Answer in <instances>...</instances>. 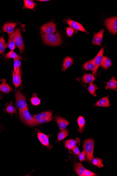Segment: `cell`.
<instances>
[{
  "label": "cell",
  "mask_w": 117,
  "mask_h": 176,
  "mask_svg": "<svg viewBox=\"0 0 117 176\" xmlns=\"http://www.w3.org/2000/svg\"><path fill=\"white\" fill-rule=\"evenodd\" d=\"M104 31V29H102L98 32L94 33L93 39L92 40V42L94 44L101 46Z\"/></svg>",
  "instance_id": "4fadbf2b"
},
{
  "label": "cell",
  "mask_w": 117,
  "mask_h": 176,
  "mask_svg": "<svg viewBox=\"0 0 117 176\" xmlns=\"http://www.w3.org/2000/svg\"><path fill=\"white\" fill-rule=\"evenodd\" d=\"M52 111H46L33 116L36 125L52 121Z\"/></svg>",
  "instance_id": "7a4b0ae2"
},
{
  "label": "cell",
  "mask_w": 117,
  "mask_h": 176,
  "mask_svg": "<svg viewBox=\"0 0 117 176\" xmlns=\"http://www.w3.org/2000/svg\"><path fill=\"white\" fill-rule=\"evenodd\" d=\"M0 99H1V98H0Z\"/></svg>",
  "instance_id": "60d3db41"
},
{
  "label": "cell",
  "mask_w": 117,
  "mask_h": 176,
  "mask_svg": "<svg viewBox=\"0 0 117 176\" xmlns=\"http://www.w3.org/2000/svg\"><path fill=\"white\" fill-rule=\"evenodd\" d=\"M21 65V62L18 59H15L14 61V68L15 74H18L20 71V67Z\"/></svg>",
  "instance_id": "f1b7e54d"
},
{
  "label": "cell",
  "mask_w": 117,
  "mask_h": 176,
  "mask_svg": "<svg viewBox=\"0 0 117 176\" xmlns=\"http://www.w3.org/2000/svg\"><path fill=\"white\" fill-rule=\"evenodd\" d=\"M104 49L102 48L101 49L100 51H99V53L95 58L93 59L94 65H95V68L94 70L92 71V75L96 76L97 74V72L98 69L99 67V66L101 65V62H102L103 54H104Z\"/></svg>",
  "instance_id": "ba28073f"
},
{
  "label": "cell",
  "mask_w": 117,
  "mask_h": 176,
  "mask_svg": "<svg viewBox=\"0 0 117 176\" xmlns=\"http://www.w3.org/2000/svg\"><path fill=\"white\" fill-rule=\"evenodd\" d=\"M8 44L5 41L3 36L0 37V55L4 54L5 50L8 46Z\"/></svg>",
  "instance_id": "484cf974"
},
{
  "label": "cell",
  "mask_w": 117,
  "mask_h": 176,
  "mask_svg": "<svg viewBox=\"0 0 117 176\" xmlns=\"http://www.w3.org/2000/svg\"><path fill=\"white\" fill-rule=\"evenodd\" d=\"M97 89V88L95 84H94L92 83H90V86H89L87 90H88L89 93L91 94L93 96H96V90Z\"/></svg>",
  "instance_id": "f546056e"
},
{
  "label": "cell",
  "mask_w": 117,
  "mask_h": 176,
  "mask_svg": "<svg viewBox=\"0 0 117 176\" xmlns=\"http://www.w3.org/2000/svg\"><path fill=\"white\" fill-rule=\"evenodd\" d=\"M15 35H16V32L15 31H14L13 32L9 34L8 35V46L11 51H13L15 49Z\"/></svg>",
  "instance_id": "9a60e30c"
},
{
  "label": "cell",
  "mask_w": 117,
  "mask_h": 176,
  "mask_svg": "<svg viewBox=\"0 0 117 176\" xmlns=\"http://www.w3.org/2000/svg\"><path fill=\"white\" fill-rule=\"evenodd\" d=\"M37 136L38 139L41 143L47 148L51 149L52 146L49 144L48 137V136L41 132H38Z\"/></svg>",
  "instance_id": "30bf717a"
},
{
  "label": "cell",
  "mask_w": 117,
  "mask_h": 176,
  "mask_svg": "<svg viewBox=\"0 0 117 176\" xmlns=\"http://www.w3.org/2000/svg\"><path fill=\"white\" fill-rule=\"evenodd\" d=\"M15 31L16 32V35L15 37V45L20 50V53H22L25 49V45L21 34V31L20 28L15 29Z\"/></svg>",
  "instance_id": "52a82bcc"
},
{
  "label": "cell",
  "mask_w": 117,
  "mask_h": 176,
  "mask_svg": "<svg viewBox=\"0 0 117 176\" xmlns=\"http://www.w3.org/2000/svg\"><path fill=\"white\" fill-rule=\"evenodd\" d=\"M96 78L93 75L90 74H85L82 78V81L84 84L92 83L95 81Z\"/></svg>",
  "instance_id": "7402d4cb"
},
{
  "label": "cell",
  "mask_w": 117,
  "mask_h": 176,
  "mask_svg": "<svg viewBox=\"0 0 117 176\" xmlns=\"http://www.w3.org/2000/svg\"><path fill=\"white\" fill-rule=\"evenodd\" d=\"M48 1V0H40V1Z\"/></svg>",
  "instance_id": "ab89813d"
},
{
  "label": "cell",
  "mask_w": 117,
  "mask_h": 176,
  "mask_svg": "<svg viewBox=\"0 0 117 176\" xmlns=\"http://www.w3.org/2000/svg\"><path fill=\"white\" fill-rule=\"evenodd\" d=\"M24 3L25 8L33 10L35 6L34 1L31 0H25L24 1Z\"/></svg>",
  "instance_id": "1f68e13d"
},
{
  "label": "cell",
  "mask_w": 117,
  "mask_h": 176,
  "mask_svg": "<svg viewBox=\"0 0 117 176\" xmlns=\"http://www.w3.org/2000/svg\"><path fill=\"white\" fill-rule=\"evenodd\" d=\"M66 23L69 24L70 26L76 30H77L80 31H83V32H87V31L83 27V25L78 22L74 21L69 19L66 21Z\"/></svg>",
  "instance_id": "5bb4252c"
},
{
  "label": "cell",
  "mask_w": 117,
  "mask_h": 176,
  "mask_svg": "<svg viewBox=\"0 0 117 176\" xmlns=\"http://www.w3.org/2000/svg\"><path fill=\"white\" fill-rule=\"evenodd\" d=\"M106 89H113L116 91L117 88V81L115 77L112 78V79L107 83H106Z\"/></svg>",
  "instance_id": "d6986e66"
},
{
  "label": "cell",
  "mask_w": 117,
  "mask_h": 176,
  "mask_svg": "<svg viewBox=\"0 0 117 176\" xmlns=\"http://www.w3.org/2000/svg\"><path fill=\"white\" fill-rule=\"evenodd\" d=\"M106 28L113 34H116L117 32V17H113L107 19L105 22Z\"/></svg>",
  "instance_id": "8992f818"
},
{
  "label": "cell",
  "mask_w": 117,
  "mask_h": 176,
  "mask_svg": "<svg viewBox=\"0 0 117 176\" xmlns=\"http://www.w3.org/2000/svg\"><path fill=\"white\" fill-rule=\"evenodd\" d=\"M95 106L98 107H109L110 104L109 100V97H104L99 100L95 104Z\"/></svg>",
  "instance_id": "ac0fdd59"
},
{
  "label": "cell",
  "mask_w": 117,
  "mask_h": 176,
  "mask_svg": "<svg viewBox=\"0 0 117 176\" xmlns=\"http://www.w3.org/2000/svg\"><path fill=\"white\" fill-rule=\"evenodd\" d=\"M56 25L52 22H50L43 25L41 28V30L45 34H53L56 31Z\"/></svg>",
  "instance_id": "9c48e42d"
},
{
  "label": "cell",
  "mask_w": 117,
  "mask_h": 176,
  "mask_svg": "<svg viewBox=\"0 0 117 176\" xmlns=\"http://www.w3.org/2000/svg\"><path fill=\"white\" fill-rule=\"evenodd\" d=\"M41 34L45 44L50 46H58L62 44V40L58 32L55 34H45L42 32Z\"/></svg>",
  "instance_id": "6da1fadb"
},
{
  "label": "cell",
  "mask_w": 117,
  "mask_h": 176,
  "mask_svg": "<svg viewBox=\"0 0 117 176\" xmlns=\"http://www.w3.org/2000/svg\"><path fill=\"white\" fill-rule=\"evenodd\" d=\"M94 148V141L92 139H89L85 141L83 143V151L85 153L87 160L91 163L93 158Z\"/></svg>",
  "instance_id": "3957f363"
},
{
  "label": "cell",
  "mask_w": 117,
  "mask_h": 176,
  "mask_svg": "<svg viewBox=\"0 0 117 176\" xmlns=\"http://www.w3.org/2000/svg\"><path fill=\"white\" fill-rule=\"evenodd\" d=\"M66 32L68 36L71 37L74 33V30L70 27H68L66 28Z\"/></svg>",
  "instance_id": "8d00e7d4"
},
{
  "label": "cell",
  "mask_w": 117,
  "mask_h": 176,
  "mask_svg": "<svg viewBox=\"0 0 117 176\" xmlns=\"http://www.w3.org/2000/svg\"><path fill=\"white\" fill-rule=\"evenodd\" d=\"M80 142L79 139H77L76 140H69L66 141L65 143V147L69 149H72L76 146L77 144Z\"/></svg>",
  "instance_id": "d4e9b609"
},
{
  "label": "cell",
  "mask_w": 117,
  "mask_h": 176,
  "mask_svg": "<svg viewBox=\"0 0 117 176\" xmlns=\"http://www.w3.org/2000/svg\"><path fill=\"white\" fill-rule=\"evenodd\" d=\"M73 152L75 153V154L77 155H78L80 154V151L79 149L77 146H75L73 148Z\"/></svg>",
  "instance_id": "f35d334b"
},
{
  "label": "cell",
  "mask_w": 117,
  "mask_h": 176,
  "mask_svg": "<svg viewBox=\"0 0 117 176\" xmlns=\"http://www.w3.org/2000/svg\"><path fill=\"white\" fill-rule=\"evenodd\" d=\"M55 121L58 125L60 130H64L69 125V122L60 116L56 117Z\"/></svg>",
  "instance_id": "7c38bea8"
},
{
  "label": "cell",
  "mask_w": 117,
  "mask_h": 176,
  "mask_svg": "<svg viewBox=\"0 0 117 176\" xmlns=\"http://www.w3.org/2000/svg\"><path fill=\"white\" fill-rule=\"evenodd\" d=\"M31 100V103L34 106H36L39 105L41 102L40 99L37 96V95L36 94H34Z\"/></svg>",
  "instance_id": "836d02e7"
},
{
  "label": "cell",
  "mask_w": 117,
  "mask_h": 176,
  "mask_svg": "<svg viewBox=\"0 0 117 176\" xmlns=\"http://www.w3.org/2000/svg\"><path fill=\"white\" fill-rule=\"evenodd\" d=\"M5 58L7 60L10 58H13L14 59H18L19 60H22V57L19 56L15 52L13 51H11L8 52V53L5 55Z\"/></svg>",
  "instance_id": "4316f807"
},
{
  "label": "cell",
  "mask_w": 117,
  "mask_h": 176,
  "mask_svg": "<svg viewBox=\"0 0 117 176\" xmlns=\"http://www.w3.org/2000/svg\"><path fill=\"white\" fill-rule=\"evenodd\" d=\"M6 111L10 114H17L16 108L14 107L11 104H9L6 106Z\"/></svg>",
  "instance_id": "d6a6232c"
},
{
  "label": "cell",
  "mask_w": 117,
  "mask_h": 176,
  "mask_svg": "<svg viewBox=\"0 0 117 176\" xmlns=\"http://www.w3.org/2000/svg\"><path fill=\"white\" fill-rule=\"evenodd\" d=\"M92 161L94 165H96L99 168H101L104 166V165L102 164V160L100 158H93Z\"/></svg>",
  "instance_id": "e575fe53"
},
{
  "label": "cell",
  "mask_w": 117,
  "mask_h": 176,
  "mask_svg": "<svg viewBox=\"0 0 117 176\" xmlns=\"http://www.w3.org/2000/svg\"><path fill=\"white\" fill-rule=\"evenodd\" d=\"M68 135H69V132H68L67 130H65V129L62 130L58 134L57 139L59 141L62 140L67 137Z\"/></svg>",
  "instance_id": "4dcf8cb0"
},
{
  "label": "cell",
  "mask_w": 117,
  "mask_h": 176,
  "mask_svg": "<svg viewBox=\"0 0 117 176\" xmlns=\"http://www.w3.org/2000/svg\"><path fill=\"white\" fill-rule=\"evenodd\" d=\"M17 25V24L14 23H8L5 24L3 27V30L8 34H11L14 31L15 28Z\"/></svg>",
  "instance_id": "e0dca14e"
},
{
  "label": "cell",
  "mask_w": 117,
  "mask_h": 176,
  "mask_svg": "<svg viewBox=\"0 0 117 176\" xmlns=\"http://www.w3.org/2000/svg\"><path fill=\"white\" fill-rule=\"evenodd\" d=\"M16 102L15 104L19 110L27 108V100L25 96L21 93L20 89H19L15 93Z\"/></svg>",
  "instance_id": "5b68a950"
},
{
  "label": "cell",
  "mask_w": 117,
  "mask_h": 176,
  "mask_svg": "<svg viewBox=\"0 0 117 176\" xmlns=\"http://www.w3.org/2000/svg\"><path fill=\"white\" fill-rule=\"evenodd\" d=\"M84 68L87 70H91L93 71L95 68L93 59L88 61L84 64Z\"/></svg>",
  "instance_id": "83f0119b"
},
{
  "label": "cell",
  "mask_w": 117,
  "mask_h": 176,
  "mask_svg": "<svg viewBox=\"0 0 117 176\" xmlns=\"http://www.w3.org/2000/svg\"><path fill=\"white\" fill-rule=\"evenodd\" d=\"M78 123L79 126L78 132L80 133H82L85 130V122L84 118L83 116H80L78 118Z\"/></svg>",
  "instance_id": "603a6c76"
},
{
  "label": "cell",
  "mask_w": 117,
  "mask_h": 176,
  "mask_svg": "<svg viewBox=\"0 0 117 176\" xmlns=\"http://www.w3.org/2000/svg\"><path fill=\"white\" fill-rule=\"evenodd\" d=\"M19 113L21 120L25 124L29 126H36L34 118L31 116L28 108L19 110Z\"/></svg>",
  "instance_id": "277c9868"
},
{
  "label": "cell",
  "mask_w": 117,
  "mask_h": 176,
  "mask_svg": "<svg viewBox=\"0 0 117 176\" xmlns=\"http://www.w3.org/2000/svg\"><path fill=\"white\" fill-rule=\"evenodd\" d=\"M13 74V81L14 84L15 88H17L20 86L22 83V72L21 69L19 74H15V71H12Z\"/></svg>",
  "instance_id": "8fae6325"
},
{
  "label": "cell",
  "mask_w": 117,
  "mask_h": 176,
  "mask_svg": "<svg viewBox=\"0 0 117 176\" xmlns=\"http://www.w3.org/2000/svg\"><path fill=\"white\" fill-rule=\"evenodd\" d=\"M96 175H97V174L86 169L85 172H84L83 176H94Z\"/></svg>",
  "instance_id": "d590c367"
},
{
  "label": "cell",
  "mask_w": 117,
  "mask_h": 176,
  "mask_svg": "<svg viewBox=\"0 0 117 176\" xmlns=\"http://www.w3.org/2000/svg\"><path fill=\"white\" fill-rule=\"evenodd\" d=\"M112 65L111 60L108 58L107 57L103 56L102 61L101 62V65L103 68L107 69Z\"/></svg>",
  "instance_id": "cb8c5ba5"
},
{
  "label": "cell",
  "mask_w": 117,
  "mask_h": 176,
  "mask_svg": "<svg viewBox=\"0 0 117 176\" xmlns=\"http://www.w3.org/2000/svg\"><path fill=\"white\" fill-rule=\"evenodd\" d=\"M74 168L77 174L80 176H83L84 172L86 170L81 163H75Z\"/></svg>",
  "instance_id": "ffe728a7"
},
{
  "label": "cell",
  "mask_w": 117,
  "mask_h": 176,
  "mask_svg": "<svg viewBox=\"0 0 117 176\" xmlns=\"http://www.w3.org/2000/svg\"><path fill=\"white\" fill-rule=\"evenodd\" d=\"M73 61L71 57H67L64 59L63 63L62 70L65 71L66 70L72 65Z\"/></svg>",
  "instance_id": "44dd1931"
},
{
  "label": "cell",
  "mask_w": 117,
  "mask_h": 176,
  "mask_svg": "<svg viewBox=\"0 0 117 176\" xmlns=\"http://www.w3.org/2000/svg\"><path fill=\"white\" fill-rule=\"evenodd\" d=\"M85 153L84 151H83L81 153H80V154H78V157H79L80 161L81 162H83V160H85Z\"/></svg>",
  "instance_id": "74e56055"
},
{
  "label": "cell",
  "mask_w": 117,
  "mask_h": 176,
  "mask_svg": "<svg viewBox=\"0 0 117 176\" xmlns=\"http://www.w3.org/2000/svg\"><path fill=\"white\" fill-rule=\"evenodd\" d=\"M1 83L0 84V91L3 93L7 94L12 90L10 85L6 83V80L2 79L1 80Z\"/></svg>",
  "instance_id": "2e32d148"
}]
</instances>
